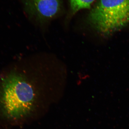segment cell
I'll return each instance as SVG.
<instances>
[{
  "instance_id": "1",
  "label": "cell",
  "mask_w": 129,
  "mask_h": 129,
  "mask_svg": "<svg viewBox=\"0 0 129 129\" xmlns=\"http://www.w3.org/2000/svg\"><path fill=\"white\" fill-rule=\"evenodd\" d=\"M34 89L25 77L12 72L0 80V115L14 122L27 116L35 106Z\"/></svg>"
},
{
  "instance_id": "2",
  "label": "cell",
  "mask_w": 129,
  "mask_h": 129,
  "mask_svg": "<svg viewBox=\"0 0 129 129\" xmlns=\"http://www.w3.org/2000/svg\"><path fill=\"white\" fill-rule=\"evenodd\" d=\"M88 21L102 34H111L129 23V0H99Z\"/></svg>"
},
{
  "instance_id": "3",
  "label": "cell",
  "mask_w": 129,
  "mask_h": 129,
  "mask_svg": "<svg viewBox=\"0 0 129 129\" xmlns=\"http://www.w3.org/2000/svg\"><path fill=\"white\" fill-rule=\"evenodd\" d=\"M26 3L29 12L41 21L54 17L61 7V0H27Z\"/></svg>"
},
{
  "instance_id": "4",
  "label": "cell",
  "mask_w": 129,
  "mask_h": 129,
  "mask_svg": "<svg viewBox=\"0 0 129 129\" xmlns=\"http://www.w3.org/2000/svg\"><path fill=\"white\" fill-rule=\"evenodd\" d=\"M95 0H70L72 12L74 13L79 10L90 8Z\"/></svg>"
}]
</instances>
